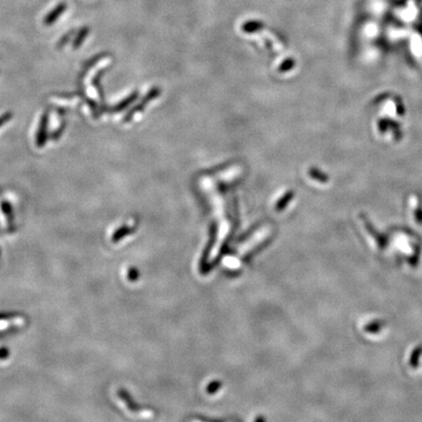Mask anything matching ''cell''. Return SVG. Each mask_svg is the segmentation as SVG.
Segmentation results:
<instances>
[{
    "mask_svg": "<svg viewBox=\"0 0 422 422\" xmlns=\"http://www.w3.org/2000/svg\"><path fill=\"white\" fill-rule=\"evenodd\" d=\"M377 115L403 122L406 118V106L404 99L397 93L384 92L375 99Z\"/></svg>",
    "mask_w": 422,
    "mask_h": 422,
    "instance_id": "cell-1",
    "label": "cell"
},
{
    "mask_svg": "<svg viewBox=\"0 0 422 422\" xmlns=\"http://www.w3.org/2000/svg\"><path fill=\"white\" fill-rule=\"evenodd\" d=\"M375 132L378 139L386 145L395 146L404 139L402 122L377 115L375 120Z\"/></svg>",
    "mask_w": 422,
    "mask_h": 422,
    "instance_id": "cell-2",
    "label": "cell"
},
{
    "mask_svg": "<svg viewBox=\"0 0 422 422\" xmlns=\"http://www.w3.org/2000/svg\"><path fill=\"white\" fill-rule=\"evenodd\" d=\"M406 210L407 216L417 225H422V198L416 193L409 194L406 198Z\"/></svg>",
    "mask_w": 422,
    "mask_h": 422,
    "instance_id": "cell-3",
    "label": "cell"
},
{
    "mask_svg": "<svg viewBox=\"0 0 422 422\" xmlns=\"http://www.w3.org/2000/svg\"><path fill=\"white\" fill-rule=\"evenodd\" d=\"M48 122H49V115H48V112H45L40 119L39 127H38V130H37V133H36L35 143H36V146L38 148H42L46 144L47 135H48Z\"/></svg>",
    "mask_w": 422,
    "mask_h": 422,
    "instance_id": "cell-4",
    "label": "cell"
},
{
    "mask_svg": "<svg viewBox=\"0 0 422 422\" xmlns=\"http://www.w3.org/2000/svg\"><path fill=\"white\" fill-rule=\"evenodd\" d=\"M67 10V4L66 3H60L58 4L51 12L48 13V15L44 18L43 24L45 26H52L55 22L58 21V19L61 17L62 14L65 13Z\"/></svg>",
    "mask_w": 422,
    "mask_h": 422,
    "instance_id": "cell-5",
    "label": "cell"
},
{
    "mask_svg": "<svg viewBox=\"0 0 422 422\" xmlns=\"http://www.w3.org/2000/svg\"><path fill=\"white\" fill-rule=\"evenodd\" d=\"M156 95H157V90H156V89L152 90L150 93L148 94V95H147V96L143 99V101H142V103H141V104L137 105L135 108H133V109H131V110H129V111L127 112V114L125 115L124 122H125V123H129V122L132 119L133 115H134L135 113L139 112L141 110H143L144 107H145V105H146L149 101H151L153 98H155Z\"/></svg>",
    "mask_w": 422,
    "mask_h": 422,
    "instance_id": "cell-6",
    "label": "cell"
},
{
    "mask_svg": "<svg viewBox=\"0 0 422 422\" xmlns=\"http://www.w3.org/2000/svg\"><path fill=\"white\" fill-rule=\"evenodd\" d=\"M137 97H138V93L137 92H134V93L130 94L126 99L125 100H123L118 105H116L114 108H113V110L112 111H114V112H119V111H123V110H125L129 105H131L136 99H137Z\"/></svg>",
    "mask_w": 422,
    "mask_h": 422,
    "instance_id": "cell-7",
    "label": "cell"
},
{
    "mask_svg": "<svg viewBox=\"0 0 422 422\" xmlns=\"http://www.w3.org/2000/svg\"><path fill=\"white\" fill-rule=\"evenodd\" d=\"M89 31H90L89 28L84 27V28H82L80 31H78V34L77 35L75 41H74V44H73V46H74L75 49H78L80 47V45L83 43L84 39L89 34Z\"/></svg>",
    "mask_w": 422,
    "mask_h": 422,
    "instance_id": "cell-8",
    "label": "cell"
},
{
    "mask_svg": "<svg viewBox=\"0 0 422 422\" xmlns=\"http://www.w3.org/2000/svg\"><path fill=\"white\" fill-rule=\"evenodd\" d=\"M12 119V113L11 112H6V113H4V114H2L1 116H0V127L1 126H3V125H5L6 123H8V122H10Z\"/></svg>",
    "mask_w": 422,
    "mask_h": 422,
    "instance_id": "cell-9",
    "label": "cell"
},
{
    "mask_svg": "<svg viewBox=\"0 0 422 422\" xmlns=\"http://www.w3.org/2000/svg\"><path fill=\"white\" fill-rule=\"evenodd\" d=\"M74 34V32L73 31H71V32H69V33H67L64 37L61 38V40L59 41V43H58V46L61 47L64 46V45H66L68 42H69V40H70V37H72V35Z\"/></svg>",
    "mask_w": 422,
    "mask_h": 422,
    "instance_id": "cell-10",
    "label": "cell"
}]
</instances>
